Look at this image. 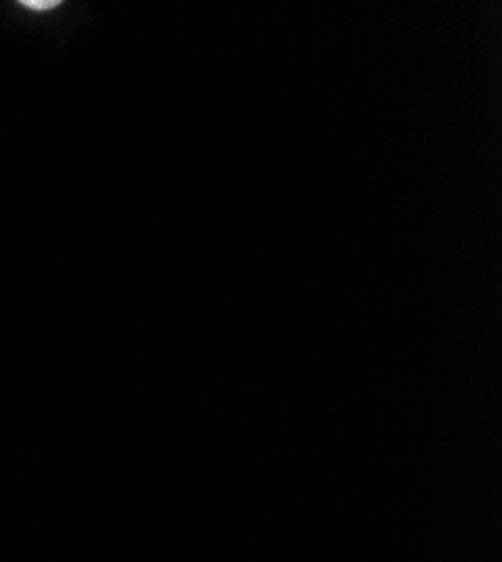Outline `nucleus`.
I'll list each match as a JSON object with an SVG mask.
<instances>
[{
	"label": "nucleus",
	"mask_w": 502,
	"mask_h": 562,
	"mask_svg": "<svg viewBox=\"0 0 502 562\" xmlns=\"http://www.w3.org/2000/svg\"><path fill=\"white\" fill-rule=\"evenodd\" d=\"M25 8H55V3H23Z\"/></svg>",
	"instance_id": "f257e3e1"
}]
</instances>
